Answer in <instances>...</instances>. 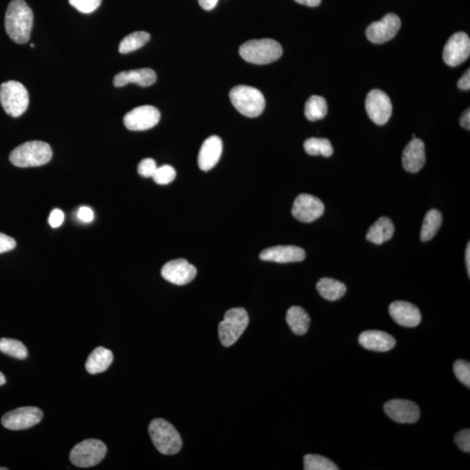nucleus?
<instances>
[{
    "instance_id": "nucleus-1",
    "label": "nucleus",
    "mask_w": 470,
    "mask_h": 470,
    "mask_svg": "<svg viewBox=\"0 0 470 470\" xmlns=\"http://www.w3.org/2000/svg\"><path fill=\"white\" fill-rule=\"evenodd\" d=\"M34 13L25 0H13L7 7L5 27L7 34L17 44L29 41Z\"/></svg>"
},
{
    "instance_id": "nucleus-2",
    "label": "nucleus",
    "mask_w": 470,
    "mask_h": 470,
    "mask_svg": "<svg viewBox=\"0 0 470 470\" xmlns=\"http://www.w3.org/2000/svg\"><path fill=\"white\" fill-rule=\"evenodd\" d=\"M52 157L53 150L48 143L34 141L16 147L9 160L18 167H34L48 164Z\"/></svg>"
},
{
    "instance_id": "nucleus-3",
    "label": "nucleus",
    "mask_w": 470,
    "mask_h": 470,
    "mask_svg": "<svg viewBox=\"0 0 470 470\" xmlns=\"http://www.w3.org/2000/svg\"><path fill=\"white\" fill-rule=\"evenodd\" d=\"M282 48L279 43L271 39H253L240 46V55L247 62L267 64L281 58Z\"/></svg>"
},
{
    "instance_id": "nucleus-4",
    "label": "nucleus",
    "mask_w": 470,
    "mask_h": 470,
    "mask_svg": "<svg viewBox=\"0 0 470 470\" xmlns=\"http://www.w3.org/2000/svg\"><path fill=\"white\" fill-rule=\"evenodd\" d=\"M149 435L154 446L163 455H175L181 450V436L171 423L163 419H154L149 425Z\"/></svg>"
},
{
    "instance_id": "nucleus-5",
    "label": "nucleus",
    "mask_w": 470,
    "mask_h": 470,
    "mask_svg": "<svg viewBox=\"0 0 470 470\" xmlns=\"http://www.w3.org/2000/svg\"><path fill=\"white\" fill-rule=\"evenodd\" d=\"M233 106L244 116L256 118L263 113L265 106L263 92L249 85H237L230 92Z\"/></svg>"
},
{
    "instance_id": "nucleus-6",
    "label": "nucleus",
    "mask_w": 470,
    "mask_h": 470,
    "mask_svg": "<svg viewBox=\"0 0 470 470\" xmlns=\"http://www.w3.org/2000/svg\"><path fill=\"white\" fill-rule=\"evenodd\" d=\"M0 103L7 114L14 118L20 117L29 106V95L20 82L6 81L0 85Z\"/></svg>"
},
{
    "instance_id": "nucleus-7",
    "label": "nucleus",
    "mask_w": 470,
    "mask_h": 470,
    "mask_svg": "<svg viewBox=\"0 0 470 470\" xmlns=\"http://www.w3.org/2000/svg\"><path fill=\"white\" fill-rule=\"evenodd\" d=\"M249 324L245 308L235 307L227 311L223 321L219 325V337L224 347H231L242 336Z\"/></svg>"
},
{
    "instance_id": "nucleus-8",
    "label": "nucleus",
    "mask_w": 470,
    "mask_h": 470,
    "mask_svg": "<svg viewBox=\"0 0 470 470\" xmlns=\"http://www.w3.org/2000/svg\"><path fill=\"white\" fill-rule=\"evenodd\" d=\"M106 444L97 439H88L78 443L71 451L70 461L78 468L95 467L105 458Z\"/></svg>"
},
{
    "instance_id": "nucleus-9",
    "label": "nucleus",
    "mask_w": 470,
    "mask_h": 470,
    "mask_svg": "<svg viewBox=\"0 0 470 470\" xmlns=\"http://www.w3.org/2000/svg\"><path fill=\"white\" fill-rule=\"evenodd\" d=\"M43 413L35 407H23L6 413L1 419L2 425L10 430H23L32 428L41 422Z\"/></svg>"
},
{
    "instance_id": "nucleus-10",
    "label": "nucleus",
    "mask_w": 470,
    "mask_h": 470,
    "mask_svg": "<svg viewBox=\"0 0 470 470\" xmlns=\"http://www.w3.org/2000/svg\"><path fill=\"white\" fill-rule=\"evenodd\" d=\"M366 110L373 122L380 125H385L392 114V104L385 92L375 89L368 92L366 99Z\"/></svg>"
},
{
    "instance_id": "nucleus-11",
    "label": "nucleus",
    "mask_w": 470,
    "mask_h": 470,
    "mask_svg": "<svg viewBox=\"0 0 470 470\" xmlns=\"http://www.w3.org/2000/svg\"><path fill=\"white\" fill-rule=\"evenodd\" d=\"M160 120V111L152 106L135 107L125 114L124 124L131 131H145L155 127Z\"/></svg>"
},
{
    "instance_id": "nucleus-12",
    "label": "nucleus",
    "mask_w": 470,
    "mask_h": 470,
    "mask_svg": "<svg viewBox=\"0 0 470 470\" xmlns=\"http://www.w3.org/2000/svg\"><path fill=\"white\" fill-rule=\"evenodd\" d=\"M401 26L400 18L394 13L387 14L378 22L369 25L366 35L374 44H383L396 37Z\"/></svg>"
},
{
    "instance_id": "nucleus-13",
    "label": "nucleus",
    "mask_w": 470,
    "mask_h": 470,
    "mask_svg": "<svg viewBox=\"0 0 470 470\" xmlns=\"http://www.w3.org/2000/svg\"><path fill=\"white\" fill-rule=\"evenodd\" d=\"M324 204L320 199L307 193H301L294 200L292 214L296 220L310 223L318 220L324 214Z\"/></svg>"
},
{
    "instance_id": "nucleus-14",
    "label": "nucleus",
    "mask_w": 470,
    "mask_h": 470,
    "mask_svg": "<svg viewBox=\"0 0 470 470\" xmlns=\"http://www.w3.org/2000/svg\"><path fill=\"white\" fill-rule=\"evenodd\" d=\"M470 55V39L464 32H458L448 39L443 49L444 62L450 67H457L465 62Z\"/></svg>"
},
{
    "instance_id": "nucleus-15",
    "label": "nucleus",
    "mask_w": 470,
    "mask_h": 470,
    "mask_svg": "<svg viewBox=\"0 0 470 470\" xmlns=\"http://www.w3.org/2000/svg\"><path fill=\"white\" fill-rule=\"evenodd\" d=\"M197 269L185 259H177L168 261L161 269V275L166 281L174 285L183 286L188 284L195 279Z\"/></svg>"
},
{
    "instance_id": "nucleus-16",
    "label": "nucleus",
    "mask_w": 470,
    "mask_h": 470,
    "mask_svg": "<svg viewBox=\"0 0 470 470\" xmlns=\"http://www.w3.org/2000/svg\"><path fill=\"white\" fill-rule=\"evenodd\" d=\"M384 411L394 422L399 423H415L420 417L417 405L407 400L394 399L384 405Z\"/></svg>"
},
{
    "instance_id": "nucleus-17",
    "label": "nucleus",
    "mask_w": 470,
    "mask_h": 470,
    "mask_svg": "<svg viewBox=\"0 0 470 470\" xmlns=\"http://www.w3.org/2000/svg\"><path fill=\"white\" fill-rule=\"evenodd\" d=\"M389 315L397 324L405 328H415L422 320L418 307L407 301H394L389 306Z\"/></svg>"
},
{
    "instance_id": "nucleus-18",
    "label": "nucleus",
    "mask_w": 470,
    "mask_h": 470,
    "mask_svg": "<svg viewBox=\"0 0 470 470\" xmlns=\"http://www.w3.org/2000/svg\"><path fill=\"white\" fill-rule=\"evenodd\" d=\"M263 261L278 263H299L306 258L303 249L296 246H276L265 249L260 254Z\"/></svg>"
},
{
    "instance_id": "nucleus-19",
    "label": "nucleus",
    "mask_w": 470,
    "mask_h": 470,
    "mask_svg": "<svg viewBox=\"0 0 470 470\" xmlns=\"http://www.w3.org/2000/svg\"><path fill=\"white\" fill-rule=\"evenodd\" d=\"M222 141L219 136L214 135L204 141L198 157L199 167L202 171H209L216 166L222 154Z\"/></svg>"
},
{
    "instance_id": "nucleus-20",
    "label": "nucleus",
    "mask_w": 470,
    "mask_h": 470,
    "mask_svg": "<svg viewBox=\"0 0 470 470\" xmlns=\"http://www.w3.org/2000/svg\"><path fill=\"white\" fill-rule=\"evenodd\" d=\"M426 163L425 146L422 139L415 138L403 153V166L410 173H417Z\"/></svg>"
},
{
    "instance_id": "nucleus-21",
    "label": "nucleus",
    "mask_w": 470,
    "mask_h": 470,
    "mask_svg": "<svg viewBox=\"0 0 470 470\" xmlns=\"http://www.w3.org/2000/svg\"><path fill=\"white\" fill-rule=\"evenodd\" d=\"M359 343L366 350L376 352H387L396 346V339L385 332L371 330L361 333L359 336Z\"/></svg>"
},
{
    "instance_id": "nucleus-22",
    "label": "nucleus",
    "mask_w": 470,
    "mask_h": 470,
    "mask_svg": "<svg viewBox=\"0 0 470 470\" xmlns=\"http://www.w3.org/2000/svg\"><path fill=\"white\" fill-rule=\"evenodd\" d=\"M156 80L155 71L150 68H142V69L121 71L114 77L113 85L116 88H121L127 84L134 83L142 88H146L155 83Z\"/></svg>"
},
{
    "instance_id": "nucleus-23",
    "label": "nucleus",
    "mask_w": 470,
    "mask_h": 470,
    "mask_svg": "<svg viewBox=\"0 0 470 470\" xmlns=\"http://www.w3.org/2000/svg\"><path fill=\"white\" fill-rule=\"evenodd\" d=\"M113 361V354L112 351L103 347H99L89 355L88 361L85 362V368H87L89 374H99V373L105 372L112 364Z\"/></svg>"
},
{
    "instance_id": "nucleus-24",
    "label": "nucleus",
    "mask_w": 470,
    "mask_h": 470,
    "mask_svg": "<svg viewBox=\"0 0 470 470\" xmlns=\"http://www.w3.org/2000/svg\"><path fill=\"white\" fill-rule=\"evenodd\" d=\"M394 233V226L392 221L387 217L380 218L376 221L368 232L366 238L376 245H382L392 238Z\"/></svg>"
},
{
    "instance_id": "nucleus-25",
    "label": "nucleus",
    "mask_w": 470,
    "mask_h": 470,
    "mask_svg": "<svg viewBox=\"0 0 470 470\" xmlns=\"http://www.w3.org/2000/svg\"><path fill=\"white\" fill-rule=\"evenodd\" d=\"M286 322L297 336L305 335L310 325V317L303 307L293 306L286 312Z\"/></svg>"
},
{
    "instance_id": "nucleus-26",
    "label": "nucleus",
    "mask_w": 470,
    "mask_h": 470,
    "mask_svg": "<svg viewBox=\"0 0 470 470\" xmlns=\"http://www.w3.org/2000/svg\"><path fill=\"white\" fill-rule=\"evenodd\" d=\"M319 293L324 299L333 301L338 300L347 292L346 286L343 282L331 278H322L317 286Z\"/></svg>"
},
{
    "instance_id": "nucleus-27",
    "label": "nucleus",
    "mask_w": 470,
    "mask_h": 470,
    "mask_svg": "<svg viewBox=\"0 0 470 470\" xmlns=\"http://www.w3.org/2000/svg\"><path fill=\"white\" fill-rule=\"evenodd\" d=\"M441 222H443V215H441L440 212L436 209L429 210L427 213L422 223L421 230L422 242H427L432 240L437 234V232H438Z\"/></svg>"
},
{
    "instance_id": "nucleus-28",
    "label": "nucleus",
    "mask_w": 470,
    "mask_h": 470,
    "mask_svg": "<svg viewBox=\"0 0 470 470\" xmlns=\"http://www.w3.org/2000/svg\"><path fill=\"white\" fill-rule=\"evenodd\" d=\"M328 113V104L324 97L314 95L305 105V116L310 121L322 120Z\"/></svg>"
},
{
    "instance_id": "nucleus-29",
    "label": "nucleus",
    "mask_w": 470,
    "mask_h": 470,
    "mask_svg": "<svg viewBox=\"0 0 470 470\" xmlns=\"http://www.w3.org/2000/svg\"><path fill=\"white\" fill-rule=\"evenodd\" d=\"M150 41V34L146 32H134L122 39L118 51L120 53H132L144 46Z\"/></svg>"
},
{
    "instance_id": "nucleus-30",
    "label": "nucleus",
    "mask_w": 470,
    "mask_h": 470,
    "mask_svg": "<svg viewBox=\"0 0 470 470\" xmlns=\"http://www.w3.org/2000/svg\"><path fill=\"white\" fill-rule=\"evenodd\" d=\"M304 149L310 155L330 157L333 153L331 143L326 139L310 138L304 142Z\"/></svg>"
},
{
    "instance_id": "nucleus-31",
    "label": "nucleus",
    "mask_w": 470,
    "mask_h": 470,
    "mask_svg": "<svg viewBox=\"0 0 470 470\" xmlns=\"http://www.w3.org/2000/svg\"><path fill=\"white\" fill-rule=\"evenodd\" d=\"M0 352L19 360H25L28 355L27 347L22 343L8 338L0 339Z\"/></svg>"
},
{
    "instance_id": "nucleus-32",
    "label": "nucleus",
    "mask_w": 470,
    "mask_h": 470,
    "mask_svg": "<svg viewBox=\"0 0 470 470\" xmlns=\"http://www.w3.org/2000/svg\"><path fill=\"white\" fill-rule=\"evenodd\" d=\"M305 470H337L339 469L329 459L319 455H307L304 457Z\"/></svg>"
},
{
    "instance_id": "nucleus-33",
    "label": "nucleus",
    "mask_w": 470,
    "mask_h": 470,
    "mask_svg": "<svg viewBox=\"0 0 470 470\" xmlns=\"http://www.w3.org/2000/svg\"><path fill=\"white\" fill-rule=\"evenodd\" d=\"M175 177H177V171L174 168L170 165H164L163 167H157L152 178L157 184L167 185L173 182Z\"/></svg>"
},
{
    "instance_id": "nucleus-34",
    "label": "nucleus",
    "mask_w": 470,
    "mask_h": 470,
    "mask_svg": "<svg viewBox=\"0 0 470 470\" xmlns=\"http://www.w3.org/2000/svg\"><path fill=\"white\" fill-rule=\"evenodd\" d=\"M454 373L459 381L464 385L470 387V364L469 362L459 360L455 362Z\"/></svg>"
},
{
    "instance_id": "nucleus-35",
    "label": "nucleus",
    "mask_w": 470,
    "mask_h": 470,
    "mask_svg": "<svg viewBox=\"0 0 470 470\" xmlns=\"http://www.w3.org/2000/svg\"><path fill=\"white\" fill-rule=\"evenodd\" d=\"M102 0H69L70 5L82 13H92L102 5Z\"/></svg>"
},
{
    "instance_id": "nucleus-36",
    "label": "nucleus",
    "mask_w": 470,
    "mask_h": 470,
    "mask_svg": "<svg viewBox=\"0 0 470 470\" xmlns=\"http://www.w3.org/2000/svg\"><path fill=\"white\" fill-rule=\"evenodd\" d=\"M156 170V163L153 159H151V158H147V159L141 160L138 166L139 174L145 178L153 177Z\"/></svg>"
},
{
    "instance_id": "nucleus-37",
    "label": "nucleus",
    "mask_w": 470,
    "mask_h": 470,
    "mask_svg": "<svg viewBox=\"0 0 470 470\" xmlns=\"http://www.w3.org/2000/svg\"><path fill=\"white\" fill-rule=\"evenodd\" d=\"M455 441L461 450L469 453L470 451V430L468 429L458 432L455 436Z\"/></svg>"
},
{
    "instance_id": "nucleus-38",
    "label": "nucleus",
    "mask_w": 470,
    "mask_h": 470,
    "mask_svg": "<svg viewBox=\"0 0 470 470\" xmlns=\"http://www.w3.org/2000/svg\"><path fill=\"white\" fill-rule=\"evenodd\" d=\"M16 247L15 240L0 233V254L9 252Z\"/></svg>"
},
{
    "instance_id": "nucleus-39",
    "label": "nucleus",
    "mask_w": 470,
    "mask_h": 470,
    "mask_svg": "<svg viewBox=\"0 0 470 470\" xmlns=\"http://www.w3.org/2000/svg\"><path fill=\"white\" fill-rule=\"evenodd\" d=\"M77 217L78 220L84 222V223H90V222H92L93 219H95V213H93L91 208L88 207H81L78 208Z\"/></svg>"
},
{
    "instance_id": "nucleus-40",
    "label": "nucleus",
    "mask_w": 470,
    "mask_h": 470,
    "mask_svg": "<svg viewBox=\"0 0 470 470\" xmlns=\"http://www.w3.org/2000/svg\"><path fill=\"white\" fill-rule=\"evenodd\" d=\"M64 219V215L62 211L60 209H55L50 214L49 224L53 228H57L62 225Z\"/></svg>"
},
{
    "instance_id": "nucleus-41",
    "label": "nucleus",
    "mask_w": 470,
    "mask_h": 470,
    "mask_svg": "<svg viewBox=\"0 0 470 470\" xmlns=\"http://www.w3.org/2000/svg\"><path fill=\"white\" fill-rule=\"evenodd\" d=\"M458 88L464 90V91H469L470 89V71L468 69L467 71L464 74L460 80L458 81Z\"/></svg>"
},
{
    "instance_id": "nucleus-42",
    "label": "nucleus",
    "mask_w": 470,
    "mask_h": 470,
    "mask_svg": "<svg viewBox=\"0 0 470 470\" xmlns=\"http://www.w3.org/2000/svg\"><path fill=\"white\" fill-rule=\"evenodd\" d=\"M198 1L204 10L211 11L216 7L219 0H198Z\"/></svg>"
},
{
    "instance_id": "nucleus-43",
    "label": "nucleus",
    "mask_w": 470,
    "mask_h": 470,
    "mask_svg": "<svg viewBox=\"0 0 470 470\" xmlns=\"http://www.w3.org/2000/svg\"><path fill=\"white\" fill-rule=\"evenodd\" d=\"M460 124L462 127L469 130L470 129V111L467 109L465 111L460 118Z\"/></svg>"
},
{
    "instance_id": "nucleus-44",
    "label": "nucleus",
    "mask_w": 470,
    "mask_h": 470,
    "mask_svg": "<svg viewBox=\"0 0 470 470\" xmlns=\"http://www.w3.org/2000/svg\"><path fill=\"white\" fill-rule=\"evenodd\" d=\"M294 1L300 4V5L315 7L320 5L322 0H294Z\"/></svg>"
},
{
    "instance_id": "nucleus-45",
    "label": "nucleus",
    "mask_w": 470,
    "mask_h": 470,
    "mask_svg": "<svg viewBox=\"0 0 470 470\" xmlns=\"http://www.w3.org/2000/svg\"><path fill=\"white\" fill-rule=\"evenodd\" d=\"M466 265H467V270L469 276L470 275V243H468L467 249H466Z\"/></svg>"
},
{
    "instance_id": "nucleus-46",
    "label": "nucleus",
    "mask_w": 470,
    "mask_h": 470,
    "mask_svg": "<svg viewBox=\"0 0 470 470\" xmlns=\"http://www.w3.org/2000/svg\"><path fill=\"white\" fill-rule=\"evenodd\" d=\"M6 382V380L5 375H4L1 372H0V386L4 385V384H5Z\"/></svg>"
},
{
    "instance_id": "nucleus-47",
    "label": "nucleus",
    "mask_w": 470,
    "mask_h": 470,
    "mask_svg": "<svg viewBox=\"0 0 470 470\" xmlns=\"http://www.w3.org/2000/svg\"><path fill=\"white\" fill-rule=\"evenodd\" d=\"M7 469H6V468H0V470H7Z\"/></svg>"
}]
</instances>
